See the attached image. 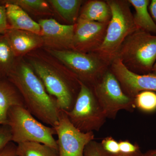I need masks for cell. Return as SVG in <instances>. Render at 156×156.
Segmentation results:
<instances>
[{
  "label": "cell",
  "instance_id": "30bf717a",
  "mask_svg": "<svg viewBox=\"0 0 156 156\" xmlns=\"http://www.w3.org/2000/svg\"><path fill=\"white\" fill-rule=\"evenodd\" d=\"M111 64L112 73L119 82L123 91L129 97L134 98L142 91L156 92V74H138L132 72L117 58Z\"/></svg>",
  "mask_w": 156,
  "mask_h": 156
},
{
  "label": "cell",
  "instance_id": "8992f818",
  "mask_svg": "<svg viewBox=\"0 0 156 156\" xmlns=\"http://www.w3.org/2000/svg\"><path fill=\"white\" fill-rule=\"evenodd\" d=\"M80 89L71 110L65 112L71 122L84 133L99 131L107 118L92 87L79 81Z\"/></svg>",
  "mask_w": 156,
  "mask_h": 156
},
{
  "label": "cell",
  "instance_id": "484cf974",
  "mask_svg": "<svg viewBox=\"0 0 156 156\" xmlns=\"http://www.w3.org/2000/svg\"><path fill=\"white\" fill-rule=\"evenodd\" d=\"M119 143L121 153L132 154L140 151L139 145L133 144L128 140H121Z\"/></svg>",
  "mask_w": 156,
  "mask_h": 156
},
{
  "label": "cell",
  "instance_id": "1f68e13d",
  "mask_svg": "<svg viewBox=\"0 0 156 156\" xmlns=\"http://www.w3.org/2000/svg\"><path fill=\"white\" fill-rule=\"evenodd\" d=\"M151 73L156 75V62L154 65L153 67Z\"/></svg>",
  "mask_w": 156,
  "mask_h": 156
},
{
  "label": "cell",
  "instance_id": "5b68a950",
  "mask_svg": "<svg viewBox=\"0 0 156 156\" xmlns=\"http://www.w3.org/2000/svg\"><path fill=\"white\" fill-rule=\"evenodd\" d=\"M30 62L47 92L56 99L59 108L65 112L71 110L78 95L76 87H80L79 80L74 76H64L44 62L34 59Z\"/></svg>",
  "mask_w": 156,
  "mask_h": 156
},
{
  "label": "cell",
  "instance_id": "52a82bcc",
  "mask_svg": "<svg viewBox=\"0 0 156 156\" xmlns=\"http://www.w3.org/2000/svg\"><path fill=\"white\" fill-rule=\"evenodd\" d=\"M49 53L64 64L80 82L92 87L105 72L106 65L95 54L73 50L48 49Z\"/></svg>",
  "mask_w": 156,
  "mask_h": 156
},
{
  "label": "cell",
  "instance_id": "2e32d148",
  "mask_svg": "<svg viewBox=\"0 0 156 156\" xmlns=\"http://www.w3.org/2000/svg\"><path fill=\"white\" fill-rule=\"evenodd\" d=\"M111 17V10L107 2L93 0L85 5L78 19L108 23Z\"/></svg>",
  "mask_w": 156,
  "mask_h": 156
},
{
  "label": "cell",
  "instance_id": "9a60e30c",
  "mask_svg": "<svg viewBox=\"0 0 156 156\" xmlns=\"http://www.w3.org/2000/svg\"><path fill=\"white\" fill-rule=\"evenodd\" d=\"M14 106L25 107L22 96L7 78H0V125H7L8 112Z\"/></svg>",
  "mask_w": 156,
  "mask_h": 156
},
{
  "label": "cell",
  "instance_id": "e0dca14e",
  "mask_svg": "<svg viewBox=\"0 0 156 156\" xmlns=\"http://www.w3.org/2000/svg\"><path fill=\"white\" fill-rule=\"evenodd\" d=\"M135 10L133 15L134 23L138 29L156 34V24L148 11L149 0H129Z\"/></svg>",
  "mask_w": 156,
  "mask_h": 156
},
{
  "label": "cell",
  "instance_id": "d6986e66",
  "mask_svg": "<svg viewBox=\"0 0 156 156\" xmlns=\"http://www.w3.org/2000/svg\"><path fill=\"white\" fill-rule=\"evenodd\" d=\"M17 58L5 35L0 34V78H7Z\"/></svg>",
  "mask_w": 156,
  "mask_h": 156
},
{
  "label": "cell",
  "instance_id": "7c38bea8",
  "mask_svg": "<svg viewBox=\"0 0 156 156\" xmlns=\"http://www.w3.org/2000/svg\"><path fill=\"white\" fill-rule=\"evenodd\" d=\"M38 23L44 45L48 49L72 50L76 24H62L52 18L41 20Z\"/></svg>",
  "mask_w": 156,
  "mask_h": 156
},
{
  "label": "cell",
  "instance_id": "f546056e",
  "mask_svg": "<svg viewBox=\"0 0 156 156\" xmlns=\"http://www.w3.org/2000/svg\"><path fill=\"white\" fill-rule=\"evenodd\" d=\"M143 153L141 152V151H140L137 152L132 154H125L119 153L116 154H110L111 156H143Z\"/></svg>",
  "mask_w": 156,
  "mask_h": 156
},
{
  "label": "cell",
  "instance_id": "ffe728a7",
  "mask_svg": "<svg viewBox=\"0 0 156 156\" xmlns=\"http://www.w3.org/2000/svg\"><path fill=\"white\" fill-rule=\"evenodd\" d=\"M17 156H58V151L40 143L26 142L17 145Z\"/></svg>",
  "mask_w": 156,
  "mask_h": 156
},
{
  "label": "cell",
  "instance_id": "3957f363",
  "mask_svg": "<svg viewBox=\"0 0 156 156\" xmlns=\"http://www.w3.org/2000/svg\"><path fill=\"white\" fill-rule=\"evenodd\" d=\"M116 58L132 72L151 73L156 62V35L136 30L123 42Z\"/></svg>",
  "mask_w": 156,
  "mask_h": 156
},
{
  "label": "cell",
  "instance_id": "ba28073f",
  "mask_svg": "<svg viewBox=\"0 0 156 156\" xmlns=\"http://www.w3.org/2000/svg\"><path fill=\"white\" fill-rule=\"evenodd\" d=\"M107 119H115L121 110L133 112L136 108L134 98L123 91L112 71H106L92 87Z\"/></svg>",
  "mask_w": 156,
  "mask_h": 156
},
{
  "label": "cell",
  "instance_id": "6da1fadb",
  "mask_svg": "<svg viewBox=\"0 0 156 156\" xmlns=\"http://www.w3.org/2000/svg\"><path fill=\"white\" fill-rule=\"evenodd\" d=\"M7 78L19 91L26 108L34 117L50 127L57 125L61 110L30 65L17 58Z\"/></svg>",
  "mask_w": 156,
  "mask_h": 156
},
{
  "label": "cell",
  "instance_id": "7a4b0ae2",
  "mask_svg": "<svg viewBox=\"0 0 156 156\" xmlns=\"http://www.w3.org/2000/svg\"><path fill=\"white\" fill-rule=\"evenodd\" d=\"M106 2L111 10V18L102 44L92 53L107 65L111 64L116 58L126 38L138 29L134 23L128 1Z\"/></svg>",
  "mask_w": 156,
  "mask_h": 156
},
{
  "label": "cell",
  "instance_id": "7402d4cb",
  "mask_svg": "<svg viewBox=\"0 0 156 156\" xmlns=\"http://www.w3.org/2000/svg\"><path fill=\"white\" fill-rule=\"evenodd\" d=\"M135 107L144 112L151 113L156 111V93L150 91L139 92L134 98Z\"/></svg>",
  "mask_w": 156,
  "mask_h": 156
},
{
  "label": "cell",
  "instance_id": "d6a6232c",
  "mask_svg": "<svg viewBox=\"0 0 156 156\" xmlns=\"http://www.w3.org/2000/svg\"></svg>",
  "mask_w": 156,
  "mask_h": 156
},
{
  "label": "cell",
  "instance_id": "8fae6325",
  "mask_svg": "<svg viewBox=\"0 0 156 156\" xmlns=\"http://www.w3.org/2000/svg\"><path fill=\"white\" fill-rule=\"evenodd\" d=\"M108 24L78 19L75 24L72 50L86 53H94L102 44Z\"/></svg>",
  "mask_w": 156,
  "mask_h": 156
},
{
  "label": "cell",
  "instance_id": "44dd1931",
  "mask_svg": "<svg viewBox=\"0 0 156 156\" xmlns=\"http://www.w3.org/2000/svg\"><path fill=\"white\" fill-rule=\"evenodd\" d=\"M1 2H7L15 4L21 7L26 12L38 16L52 15L48 1L44 0H5Z\"/></svg>",
  "mask_w": 156,
  "mask_h": 156
},
{
  "label": "cell",
  "instance_id": "9c48e42d",
  "mask_svg": "<svg viewBox=\"0 0 156 156\" xmlns=\"http://www.w3.org/2000/svg\"><path fill=\"white\" fill-rule=\"evenodd\" d=\"M54 128L58 136V156H84L85 147L95 137L94 132L84 133L77 129L62 110Z\"/></svg>",
  "mask_w": 156,
  "mask_h": 156
},
{
  "label": "cell",
  "instance_id": "ac0fdd59",
  "mask_svg": "<svg viewBox=\"0 0 156 156\" xmlns=\"http://www.w3.org/2000/svg\"><path fill=\"white\" fill-rule=\"evenodd\" d=\"M48 3L70 25L76 23L79 11L83 3L81 0H50Z\"/></svg>",
  "mask_w": 156,
  "mask_h": 156
},
{
  "label": "cell",
  "instance_id": "277c9868",
  "mask_svg": "<svg viewBox=\"0 0 156 156\" xmlns=\"http://www.w3.org/2000/svg\"><path fill=\"white\" fill-rule=\"evenodd\" d=\"M7 125L11 128L12 142L40 143L58 151L54 137L55 128L45 126L34 116L25 107L14 106L9 110Z\"/></svg>",
  "mask_w": 156,
  "mask_h": 156
},
{
  "label": "cell",
  "instance_id": "f1b7e54d",
  "mask_svg": "<svg viewBox=\"0 0 156 156\" xmlns=\"http://www.w3.org/2000/svg\"><path fill=\"white\" fill-rule=\"evenodd\" d=\"M148 8L151 14L152 17L156 21V0L151 1Z\"/></svg>",
  "mask_w": 156,
  "mask_h": 156
},
{
  "label": "cell",
  "instance_id": "83f0119b",
  "mask_svg": "<svg viewBox=\"0 0 156 156\" xmlns=\"http://www.w3.org/2000/svg\"><path fill=\"white\" fill-rule=\"evenodd\" d=\"M16 149L17 145L11 141L0 151V156H16Z\"/></svg>",
  "mask_w": 156,
  "mask_h": 156
},
{
  "label": "cell",
  "instance_id": "5bb4252c",
  "mask_svg": "<svg viewBox=\"0 0 156 156\" xmlns=\"http://www.w3.org/2000/svg\"><path fill=\"white\" fill-rule=\"evenodd\" d=\"M0 3L5 6L10 28L27 31L41 36V27L38 23L32 19L21 7L10 3Z\"/></svg>",
  "mask_w": 156,
  "mask_h": 156
},
{
  "label": "cell",
  "instance_id": "603a6c76",
  "mask_svg": "<svg viewBox=\"0 0 156 156\" xmlns=\"http://www.w3.org/2000/svg\"><path fill=\"white\" fill-rule=\"evenodd\" d=\"M84 156H111L103 149L100 143L93 140L85 147Z\"/></svg>",
  "mask_w": 156,
  "mask_h": 156
},
{
  "label": "cell",
  "instance_id": "d4e9b609",
  "mask_svg": "<svg viewBox=\"0 0 156 156\" xmlns=\"http://www.w3.org/2000/svg\"><path fill=\"white\" fill-rule=\"evenodd\" d=\"M12 141V134L9 125H0V151Z\"/></svg>",
  "mask_w": 156,
  "mask_h": 156
},
{
  "label": "cell",
  "instance_id": "4dcf8cb0",
  "mask_svg": "<svg viewBox=\"0 0 156 156\" xmlns=\"http://www.w3.org/2000/svg\"><path fill=\"white\" fill-rule=\"evenodd\" d=\"M143 156H156V149L150 150L143 153Z\"/></svg>",
  "mask_w": 156,
  "mask_h": 156
},
{
  "label": "cell",
  "instance_id": "cb8c5ba5",
  "mask_svg": "<svg viewBox=\"0 0 156 156\" xmlns=\"http://www.w3.org/2000/svg\"><path fill=\"white\" fill-rule=\"evenodd\" d=\"M100 144L103 149L110 154H116L120 153L119 142L112 136L104 138Z\"/></svg>",
  "mask_w": 156,
  "mask_h": 156
},
{
  "label": "cell",
  "instance_id": "4fadbf2b",
  "mask_svg": "<svg viewBox=\"0 0 156 156\" xmlns=\"http://www.w3.org/2000/svg\"><path fill=\"white\" fill-rule=\"evenodd\" d=\"M4 34L17 58L44 45L41 35L27 31L9 28Z\"/></svg>",
  "mask_w": 156,
  "mask_h": 156
},
{
  "label": "cell",
  "instance_id": "4316f807",
  "mask_svg": "<svg viewBox=\"0 0 156 156\" xmlns=\"http://www.w3.org/2000/svg\"><path fill=\"white\" fill-rule=\"evenodd\" d=\"M9 28L10 27L7 20L5 6L0 3V34H5Z\"/></svg>",
  "mask_w": 156,
  "mask_h": 156
}]
</instances>
